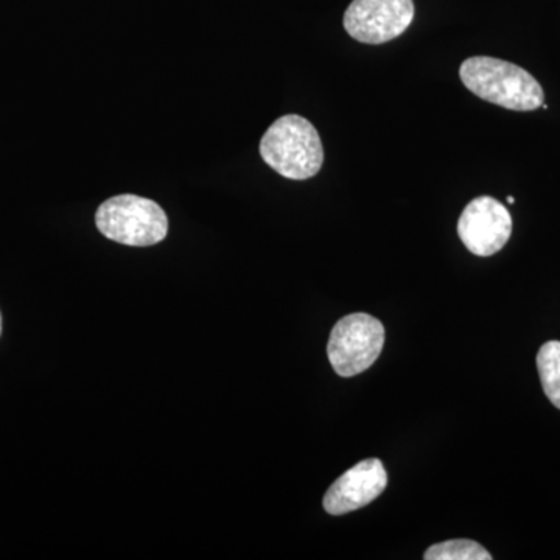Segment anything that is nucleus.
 <instances>
[{
    "instance_id": "f257e3e1",
    "label": "nucleus",
    "mask_w": 560,
    "mask_h": 560,
    "mask_svg": "<svg viewBox=\"0 0 560 560\" xmlns=\"http://www.w3.org/2000/svg\"><path fill=\"white\" fill-rule=\"evenodd\" d=\"M460 81L481 101L511 110H536L545 102L539 81L514 65L493 57H470L460 65Z\"/></svg>"
},
{
    "instance_id": "f03ea898",
    "label": "nucleus",
    "mask_w": 560,
    "mask_h": 560,
    "mask_svg": "<svg viewBox=\"0 0 560 560\" xmlns=\"http://www.w3.org/2000/svg\"><path fill=\"white\" fill-rule=\"evenodd\" d=\"M259 150L261 160L287 179L313 178L324 164L318 130L298 114L276 120L261 138Z\"/></svg>"
},
{
    "instance_id": "7ed1b4c3",
    "label": "nucleus",
    "mask_w": 560,
    "mask_h": 560,
    "mask_svg": "<svg viewBox=\"0 0 560 560\" xmlns=\"http://www.w3.org/2000/svg\"><path fill=\"white\" fill-rule=\"evenodd\" d=\"M98 231L109 241L127 246H153L168 232L167 213L158 202L138 195H117L95 213Z\"/></svg>"
},
{
    "instance_id": "20e7f679",
    "label": "nucleus",
    "mask_w": 560,
    "mask_h": 560,
    "mask_svg": "<svg viewBox=\"0 0 560 560\" xmlns=\"http://www.w3.org/2000/svg\"><path fill=\"white\" fill-rule=\"evenodd\" d=\"M385 345V327L374 316L353 313L335 324L327 355L340 377H355L377 361Z\"/></svg>"
},
{
    "instance_id": "39448f33",
    "label": "nucleus",
    "mask_w": 560,
    "mask_h": 560,
    "mask_svg": "<svg viewBox=\"0 0 560 560\" xmlns=\"http://www.w3.org/2000/svg\"><path fill=\"white\" fill-rule=\"evenodd\" d=\"M412 20V0H353L342 24L350 38L378 46L404 35Z\"/></svg>"
},
{
    "instance_id": "423d86ee",
    "label": "nucleus",
    "mask_w": 560,
    "mask_h": 560,
    "mask_svg": "<svg viewBox=\"0 0 560 560\" xmlns=\"http://www.w3.org/2000/svg\"><path fill=\"white\" fill-rule=\"evenodd\" d=\"M511 234L510 210L495 198H475L460 213L458 235L474 256H493L510 242Z\"/></svg>"
},
{
    "instance_id": "0eeeda50",
    "label": "nucleus",
    "mask_w": 560,
    "mask_h": 560,
    "mask_svg": "<svg viewBox=\"0 0 560 560\" xmlns=\"http://www.w3.org/2000/svg\"><path fill=\"white\" fill-rule=\"evenodd\" d=\"M388 486V474L381 459H366L341 475L324 495V510L330 515L349 514L368 506Z\"/></svg>"
},
{
    "instance_id": "6e6552de",
    "label": "nucleus",
    "mask_w": 560,
    "mask_h": 560,
    "mask_svg": "<svg viewBox=\"0 0 560 560\" xmlns=\"http://www.w3.org/2000/svg\"><path fill=\"white\" fill-rule=\"evenodd\" d=\"M537 370H539L545 396L560 410V341H548L537 353Z\"/></svg>"
},
{
    "instance_id": "1a4fd4ad",
    "label": "nucleus",
    "mask_w": 560,
    "mask_h": 560,
    "mask_svg": "<svg viewBox=\"0 0 560 560\" xmlns=\"http://www.w3.org/2000/svg\"><path fill=\"white\" fill-rule=\"evenodd\" d=\"M425 560H490L492 556L478 541L456 539L433 545L423 555Z\"/></svg>"
},
{
    "instance_id": "9d476101",
    "label": "nucleus",
    "mask_w": 560,
    "mask_h": 560,
    "mask_svg": "<svg viewBox=\"0 0 560 560\" xmlns=\"http://www.w3.org/2000/svg\"><path fill=\"white\" fill-rule=\"evenodd\" d=\"M508 202H510V205H514L515 198L514 197H508Z\"/></svg>"
},
{
    "instance_id": "9b49d317",
    "label": "nucleus",
    "mask_w": 560,
    "mask_h": 560,
    "mask_svg": "<svg viewBox=\"0 0 560 560\" xmlns=\"http://www.w3.org/2000/svg\"><path fill=\"white\" fill-rule=\"evenodd\" d=\"M0 334H2V316H0Z\"/></svg>"
}]
</instances>
